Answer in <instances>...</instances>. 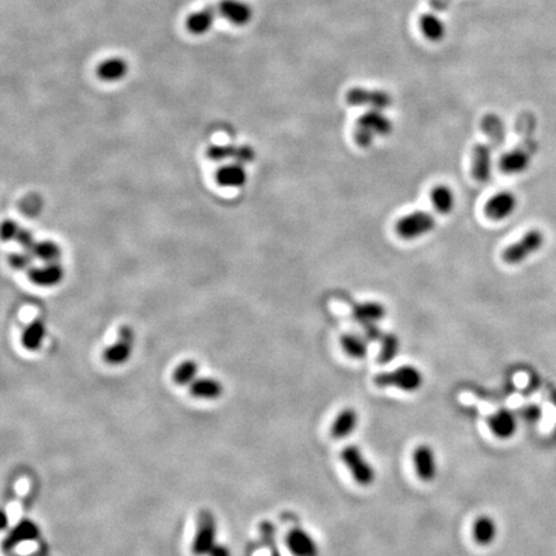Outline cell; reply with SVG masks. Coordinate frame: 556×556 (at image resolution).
I'll return each mask as SVG.
<instances>
[{"instance_id": "ffe728a7", "label": "cell", "mask_w": 556, "mask_h": 556, "mask_svg": "<svg viewBox=\"0 0 556 556\" xmlns=\"http://www.w3.org/2000/svg\"><path fill=\"white\" fill-rule=\"evenodd\" d=\"M190 393L199 400H217L223 394V385L213 377H197L190 385Z\"/></svg>"}, {"instance_id": "f35d334b", "label": "cell", "mask_w": 556, "mask_h": 556, "mask_svg": "<svg viewBox=\"0 0 556 556\" xmlns=\"http://www.w3.org/2000/svg\"><path fill=\"white\" fill-rule=\"evenodd\" d=\"M553 402H554V403H555V406H556V393H555V395H554V398H553Z\"/></svg>"}, {"instance_id": "f1b7e54d", "label": "cell", "mask_w": 556, "mask_h": 556, "mask_svg": "<svg viewBox=\"0 0 556 556\" xmlns=\"http://www.w3.org/2000/svg\"><path fill=\"white\" fill-rule=\"evenodd\" d=\"M398 350H400V339L394 334H385L384 332V335L380 339L379 362L384 363V365L389 363L398 354Z\"/></svg>"}, {"instance_id": "e0dca14e", "label": "cell", "mask_w": 556, "mask_h": 556, "mask_svg": "<svg viewBox=\"0 0 556 556\" xmlns=\"http://www.w3.org/2000/svg\"><path fill=\"white\" fill-rule=\"evenodd\" d=\"M359 424L357 409L347 407L340 411L331 425V435L336 439H344L356 432Z\"/></svg>"}, {"instance_id": "836d02e7", "label": "cell", "mask_w": 556, "mask_h": 556, "mask_svg": "<svg viewBox=\"0 0 556 556\" xmlns=\"http://www.w3.org/2000/svg\"><path fill=\"white\" fill-rule=\"evenodd\" d=\"M21 229H22V228H19L17 223H15L13 220H6V222L3 223V227H1L3 240H4V241L17 240Z\"/></svg>"}, {"instance_id": "ba28073f", "label": "cell", "mask_w": 556, "mask_h": 556, "mask_svg": "<svg viewBox=\"0 0 556 556\" xmlns=\"http://www.w3.org/2000/svg\"><path fill=\"white\" fill-rule=\"evenodd\" d=\"M347 102L354 107H371L373 110H384L391 106V97L382 90L353 88L347 93Z\"/></svg>"}, {"instance_id": "277c9868", "label": "cell", "mask_w": 556, "mask_h": 556, "mask_svg": "<svg viewBox=\"0 0 556 556\" xmlns=\"http://www.w3.org/2000/svg\"><path fill=\"white\" fill-rule=\"evenodd\" d=\"M340 457L358 486H370L374 484L376 479L374 465L367 460L365 453L358 445H347L340 453Z\"/></svg>"}, {"instance_id": "5b68a950", "label": "cell", "mask_w": 556, "mask_h": 556, "mask_svg": "<svg viewBox=\"0 0 556 556\" xmlns=\"http://www.w3.org/2000/svg\"><path fill=\"white\" fill-rule=\"evenodd\" d=\"M545 243V236L539 229H532L521 237L518 243H512L504 252L502 261L506 264L516 265L527 261L532 254L539 252Z\"/></svg>"}, {"instance_id": "9a60e30c", "label": "cell", "mask_w": 556, "mask_h": 556, "mask_svg": "<svg viewBox=\"0 0 556 556\" xmlns=\"http://www.w3.org/2000/svg\"><path fill=\"white\" fill-rule=\"evenodd\" d=\"M38 537H39V528L34 521L22 519L10 530L8 536L3 542V546L6 550H12L24 542L34 541Z\"/></svg>"}, {"instance_id": "44dd1931", "label": "cell", "mask_w": 556, "mask_h": 556, "mask_svg": "<svg viewBox=\"0 0 556 556\" xmlns=\"http://www.w3.org/2000/svg\"><path fill=\"white\" fill-rule=\"evenodd\" d=\"M129 66L125 60L113 57L102 62L97 67V75L104 81H119L126 76Z\"/></svg>"}, {"instance_id": "4fadbf2b", "label": "cell", "mask_w": 556, "mask_h": 556, "mask_svg": "<svg viewBox=\"0 0 556 556\" xmlns=\"http://www.w3.org/2000/svg\"><path fill=\"white\" fill-rule=\"evenodd\" d=\"M492 148L488 143H478L473 148L471 173L478 182L484 183L491 178Z\"/></svg>"}, {"instance_id": "7a4b0ae2", "label": "cell", "mask_w": 556, "mask_h": 556, "mask_svg": "<svg viewBox=\"0 0 556 556\" xmlns=\"http://www.w3.org/2000/svg\"><path fill=\"white\" fill-rule=\"evenodd\" d=\"M391 131V120L380 110H370L357 120L354 140L358 147L368 148L375 139L386 137Z\"/></svg>"}, {"instance_id": "74e56055", "label": "cell", "mask_w": 556, "mask_h": 556, "mask_svg": "<svg viewBox=\"0 0 556 556\" xmlns=\"http://www.w3.org/2000/svg\"><path fill=\"white\" fill-rule=\"evenodd\" d=\"M208 556H231V551L224 545L217 543L214 548H211Z\"/></svg>"}, {"instance_id": "8d00e7d4", "label": "cell", "mask_w": 556, "mask_h": 556, "mask_svg": "<svg viewBox=\"0 0 556 556\" xmlns=\"http://www.w3.org/2000/svg\"><path fill=\"white\" fill-rule=\"evenodd\" d=\"M521 416H523V418H524L527 423L534 424V423H537L539 418H541V416H542V411H541L539 406H528L527 409H523Z\"/></svg>"}, {"instance_id": "1f68e13d", "label": "cell", "mask_w": 556, "mask_h": 556, "mask_svg": "<svg viewBox=\"0 0 556 556\" xmlns=\"http://www.w3.org/2000/svg\"><path fill=\"white\" fill-rule=\"evenodd\" d=\"M34 254L31 252H15L9 256V263L10 265L18 270H31L33 268V263H34Z\"/></svg>"}, {"instance_id": "2e32d148", "label": "cell", "mask_w": 556, "mask_h": 556, "mask_svg": "<svg viewBox=\"0 0 556 556\" xmlns=\"http://www.w3.org/2000/svg\"><path fill=\"white\" fill-rule=\"evenodd\" d=\"M30 279L38 286L51 287L58 285L63 278V268L58 261L44 263L40 267L30 270Z\"/></svg>"}, {"instance_id": "d590c367", "label": "cell", "mask_w": 556, "mask_h": 556, "mask_svg": "<svg viewBox=\"0 0 556 556\" xmlns=\"http://www.w3.org/2000/svg\"><path fill=\"white\" fill-rule=\"evenodd\" d=\"M16 241L22 246L24 250H27V252H33L35 245H36L34 236H33V234H30L28 231H26V229H21V232H19V235H18Z\"/></svg>"}, {"instance_id": "5bb4252c", "label": "cell", "mask_w": 556, "mask_h": 556, "mask_svg": "<svg viewBox=\"0 0 556 556\" xmlns=\"http://www.w3.org/2000/svg\"><path fill=\"white\" fill-rule=\"evenodd\" d=\"M488 426L492 434L500 439H509L516 433L518 420L512 411L498 409L488 420Z\"/></svg>"}, {"instance_id": "f546056e", "label": "cell", "mask_w": 556, "mask_h": 556, "mask_svg": "<svg viewBox=\"0 0 556 556\" xmlns=\"http://www.w3.org/2000/svg\"><path fill=\"white\" fill-rule=\"evenodd\" d=\"M420 28L423 34L430 40H441L444 36V25L434 15H425L420 19Z\"/></svg>"}, {"instance_id": "cb8c5ba5", "label": "cell", "mask_w": 556, "mask_h": 556, "mask_svg": "<svg viewBox=\"0 0 556 556\" xmlns=\"http://www.w3.org/2000/svg\"><path fill=\"white\" fill-rule=\"evenodd\" d=\"M47 335V327L43 321L31 322L22 334V345L30 352H35L43 345Z\"/></svg>"}, {"instance_id": "8992f818", "label": "cell", "mask_w": 556, "mask_h": 556, "mask_svg": "<svg viewBox=\"0 0 556 556\" xmlns=\"http://www.w3.org/2000/svg\"><path fill=\"white\" fill-rule=\"evenodd\" d=\"M217 521L211 512L201 510L197 516V528L192 542V553L195 556H206L217 545Z\"/></svg>"}, {"instance_id": "4316f807", "label": "cell", "mask_w": 556, "mask_h": 556, "mask_svg": "<svg viewBox=\"0 0 556 556\" xmlns=\"http://www.w3.org/2000/svg\"><path fill=\"white\" fill-rule=\"evenodd\" d=\"M482 128L486 131V137L491 140V146L498 147L505 139V131L502 122L496 115H486L482 120Z\"/></svg>"}, {"instance_id": "7402d4cb", "label": "cell", "mask_w": 556, "mask_h": 556, "mask_svg": "<svg viewBox=\"0 0 556 556\" xmlns=\"http://www.w3.org/2000/svg\"><path fill=\"white\" fill-rule=\"evenodd\" d=\"M246 172L243 165L238 163L228 164L218 170L217 181L222 187L228 188H238L243 187L246 183Z\"/></svg>"}, {"instance_id": "83f0119b", "label": "cell", "mask_w": 556, "mask_h": 556, "mask_svg": "<svg viewBox=\"0 0 556 556\" xmlns=\"http://www.w3.org/2000/svg\"><path fill=\"white\" fill-rule=\"evenodd\" d=\"M199 377V365L197 362L187 359L178 366L173 373V382L177 385H191Z\"/></svg>"}, {"instance_id": "e575fe53", "label": "cell", "mask_w": 556, "mask_h": 556, "mask_svg": "<svg viewBox=\"0 0 556 556\" xmlns=\"http://www.w3.org/2000/svg\"><path fill=\"white\" fill-rule=\"evenodd\" d=\"M254 157H255L254 149L249 146H240V147L235 148V155H234L235 163L245 165V164L250 163Z\"/></svg>"}, {"instance_id": "4dcf8cb0", "label": "cell", "mask_w": 556, "mask_h": 556, "mask_svg": "<svg viewBox=\"0 0 556 556\" xmlns=\"http://www.w3.org/2000/svg\"><path fill=\"white\" fill-rule=\"evenodd\" d=\"M33 254L36 259L43 263H54L60 259L61 249L53 241H43V243H36Z\"/></svg>"}, {"instance_id": "52a82bcc", "label": "cell", "mask_w": 556, "mask_h": 556, "mask_svg": "<svg viewBox=\"0 0 556 556\" xmlns=\"http://www.w3.org/2000/svg\"><path fill=\"white\" fill-rule=\"evenodd\" d=\"M435 219L426 211H415L400 218L395 231L403 240H416L434 229Z\"/></svg>"}, {"instance_id": "3957f363", "label": "cell", "mask_w": 556, "mask_h": 556, "mask_svg": "<svg viewBox=\"0 0 556 556\" xmlns=\"http://www.w3.org/2000/svg\"><path fill=\"white\" fill-rule=\"evenodd\" d=\"M374 382L379 388H397L400 391L414 393L424 384V375L415 366L404 365L389 373L375 376Z\"/></svg>"}, {"instance_id": "d6986e66", "label": "cell", "mask_w": 556, "mask_h": 556, "mask_svg": "<svg viewBox=\"0 0 556 556\" xmlns=\"http://www.w3.org/2000/svg\"><path fill=\"white\" fill-rule=\"evenodd\" d=\"M498 533L497 523L492 516L480 515L473 524V539L480 546H488L495 542Z\"/></svg>"}, {"instance_id": "603a6c76", "label": "cell", "mask_w": 556, "mask_h": 556, "mask_svg": "<svg viewBox=\"0 0 556 556\" xmlns=\"http://www.w3.org/2000/svg\"><path fill=\"white\" fill-rule=\"evenodd\" d=\"M354 320L358 323H361L363 327L368 325H375L379 321H382L385 316V308L384 305L379 303H363L358 304L353 309Z\"/></svg>"}, {"instance_id": "6da1fadb", "label": "cell", "mask_w": 556, "mask_h": 556, "mask_svg": "<svg viewBox=\"0 0 556 556\" xmlns=\"http://www.w3.org/2000/svg\"><path fill=\"white\" fill-rule=\"evenodd\" d=\"M215 18H224L237 26L247 25L252 18V8L241 0H222L220 3L192 13L186 19V27L192 35H204L213 26Z\"/></svg>"}, {"instance_id": "8fae6325", "label": "cell", "mask_w": 556, "mask_h": 556, "mask_svg": "<svg viewBox=\"0 0 556 556\" xmlns=\"http://www.w3.org/2000/svg\"><path fill=\"white\" fill-rule=\"evenodd\" d=\"M286 546L293 556H320L317 541L303 528H293L287 533Z\"/></svg>"}, {"instance_id": "30bf717a", "label": "cell", "mask_w": 556, "mask_h": 556, "mask_svg": "<svg viewBox=\"0 0 556 556\" xmlns=\"http://www.w3.org/2000/svg\"><path fill=\"white\" fill-rule=\"evenodd\" d=\"M414 466L417 477L423 482L434 480L438 473V460L434 448L429 444H420L414 451Z\"/></svg>"}, {"instance_id": "d6a6232c", "label": "cell", "mask_w": 556, "mask_h": 556, "mask_svg": "<svg viewBox=\"0 0 556 556\" xmlns=\"http://www.w3.org/2000/svg\"><path fill=\"white\" fill-rule=\"evenodd\" d=\"M235 146L226 145V146H211L208 148V155L214 161H224L228 158H234L235 155Z\"/></svg>"}, {"instance_id": "9c48e42d", "label": "cell", "mask_w": 556, "mask_h": 556, "mask_svg": "<svg viewBox=\"0 0 556 556\" xmlns=\"http://www.w3.org/2000/svg\"><path fill=\"white\" fill-rule=\"evenodd\" d=\"M133 340H134L133 331L126 326L122 327L119 331V340L104 349V362L113 366L125 363L131 356Z\"/></svg>"}, {"instance_id": "484cf974", "label": "cell", "mask_w": 556, "mask_h": 556, "mask_svg": "<svg viewBox=\"0 0 556 556\" xmlns=\"http://www.w3.org/2000/svg\"><path fill=\"white\" fill-rule=\"evenodd\" d=\"M340 343L348 356L354 359H362L368 353V340L357 334H345Z\"/></svg>"}, {"instance_id": "d4e9b609", "label": "cell", "mask_w": 556, "mask_h": 556, "mask_svg": "<svg viewBox=\"0 0 556 556\" xmlns=\"http://www.w3.org/2000/svg\"><path fill=\"white\" fill-rule=\"evenodd\" d=\"M430 201L441 214H448L455 208V195L447 186H436L430 192Z\"/></svg>"}, {"instance_id": "7c38bea8", "label": "cell", "mask_w": 556, "mask_h": 556, "mask_svg": "<svg viewBox=\"0 0 556 556\" xmlns=\"http://www.w3.org/2000/svg\"><path fill=\"white\" fill-rule=\"evenodd\" d=\"M516 205L518 200L512 192H498L486 202V215L492 220H504L513 214Z\"/></svg>"}, {"instance_id": "ac0fdd59", "label": "cell", "mask_w": 556, "mask_h": 556, "mask_svg": "<svg viewBox=\"0 0 556 556\" xmlns=\"http://www.w3.org/2000/svg\"><path fill=\"white\" fill-rule=\"evenodd\" d=\"M530 165V152L527 148H514L500 160V169L506 174H521Z\"/></svg>"}]
</instances>
